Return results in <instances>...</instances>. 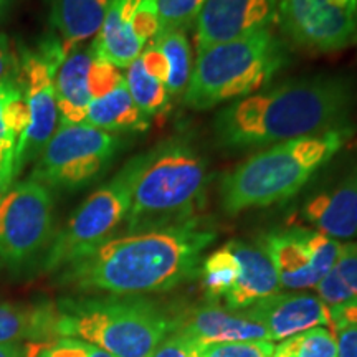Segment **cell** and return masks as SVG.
I'll return each instance as SVG.
<instances>
[{"label": "cell", "instance_id": "cell-1", "mask_svg": "<svg viewBox=\"0 0 357 357\" xmlns=\"http://www.w3.org/2000/svg\"><path fill=\"white\" fill-rule=\"evenodd\" d=\"M352 108L351 77L305 75L222 106L212 119V137L223 153L260 151L349 126Z\"/></svg>", "mask_w": 357, "mask_h": 357}, {"label": "cell", "instance_id": "cell-2", "mask_svg": "<svg viewBox=\"0 0 357 357\" xmlns=\"http://www.w3.org/2000/svg\"><path fill=\"white\" fill-rule=\"evenodd\" d=\"M217 230L202 217L167 229L114 236L61 268L58 283L82 293L142 296L164 293L200 276Z\"/></svg>", "mask_w": 357, "mask_h": 357}, {"label": "cell", "instance_id": "cell-3", "mask_svg": "<svg viewBox=\"0 0 357 357\" xmlns=\"http://www.w3.org/2000/svg\"><path fill=\"white\" fill-rule=\"evenodd\" d=\"M356 128H346L263 147L218 182L223 212L236 215L252 208L283 204L300 195L312 177L354 139Z\"/></svg>", "mask_w": 357, "mask_h": 357}, {"label": "cell", "instance_id": "cell-4", "mask_svg": "<svg viewBox=\"0 0 357 357\" xmlns=\"http://www.w3.org/2000/svg\"><path fill=\"white\" fill-rule=\"evenodd\" d=\"M212 182L211 162L189 134H174L146 151L132 190L126 234L182 225L202 217Z\"/></svg>", "mask_w": 357, "mask_h": 357}, {"label": "cell", "instance_id": "cell-5", "mask_svg": "<svg viewBox=\"0 0 357 357\" xmlns=\"http://www.w3.org/2000/svg\"><path fill=\"white\" fill-rule=\"evenodd\" d=\"M55 337H75L114 357H153L174 318L144 296L63 298L55 306Z\"/></svg>", "mask_w": 357, "mask_h": 357}, {"label": "cell", "instance_id": "cell-6", "mask_svg": "<svg viewBox=\"0 0 357 357\" xmlns=\"http://www.w3.org/2000/svg\"><path fill=\"white\" fill-rule=\"evenodd\" d=\"M291 61L287 40L271 29L197 53L184 93L187 108L208 111L265 89Z\"/></svg>", "mask_w": 357, "mask_h": 357}, {"label": "cell", "instance_id": "cell-7", "mask_svg": "<svg viewBox=\"0 0 357 357\" xmlns=\"http://www.w3.org/2000/svg\"><path fill=\"white\" fill-rule=\"evenodd\" d=\"M144 160L146 153L129 159L108 182L98 187L73 212L53 236L50 248L43 258L45 271L56 273L114 238L116 231L128 220L132 190Z\"/></svg>", "mask_w": 357, "mask_h": 357}, {"label": "cell", "instance_id": "cell-8", "mask_svg": "<svg viewBox=\"0 0 357 357\" xmlns=\"http://www.w3.org/2000/svg\"><path fill=\"white\" fill-rule=\"evenodd\" d=\"M123 146L119 134L101 131L84 123H58L29 178L50 190L84 189L109 171Z\"/></svg>", "mask_w": 357, "mask_h": 357}, {"label": "cell", "instance_id": "cell-9", "mask_svg": "<svg viewBox=\"0 0 357 357\" xmlns=\"http://www.w3.org/2000/svg\"><path fill=\"white\" fill-rule=\"evenodd\" d=\"M55 236L52 190L26 178L0 200V265L17 273L47 255Z\"/></svg>", "mask_w": 357, "mask_h": 357}, {"label": "cell", "instance_id": "cell-10", "mask_svg": "<svg viewBox=\"0 0 357 357\" xmlns=\"http://www.w3.org/2000/svg\"><path fill=\"white\" fill-rule=\"evenodd\" d=\"M58 37H48L37 50L24 48L20 53L19 83L29 105L30 124L15 146V176L26 162H32L48 144L58 128V105L55 95V75L65 60Z\"/></svg>", "mask_w": 357, "mask_h": 357}, {"label": "cell", "instance_id": "cell-11", "mask_svg": "<svg viewBox=\"0 0 357 357\" xmlns=\"http://www.w3.org/2000/svg\"><path fill=\"white\" fill-rule=\"evenodd\" d=\"M349 144L311 178L300 204L303 222L337 242L357 238V146Z\"/></svg>", "mask_w": 357, "mask_h": 357}, {"label": "cell", "instance_id": "cell-12", "mask_svg": "<svg viewBox=\"0 0 357 357\" xmlns=\"http://www.w3.org/2000/svg\"><path fill=\"white\" fill-rule=\"evenodd\" d=\"M276 22L284 38L311 52L357 43V0H278Z\"/></svg>", "mask_w": 357, "mask_h": 357}, {"label": "cell", "instance_id": "cell-13", "mask_svg": "<svg viewBox=\"0 0 357 357\" xmlns=\"http://www.w3.org/2000/svg\"><path fill=\"white\" fill-rule=\"evenodd\" d=\"M281 288L291 291L316 288L336 265L342 242L329 238L310 227L276 229L260 238Z\"/></svg>", "mask_w": 357, "mask_h": 357}, {"label": "cell", "instance_id": "cell-14", "mask_svg": "<svg viewBox=\"0 0 357 357\" xmlns=\"http://www.w3.org/2000/svg\"><path fill=\"white\" fill-rule=\"evenodd\" d=\"M159 33V0H111L93 50L116 68H128Z\"/></svg>", "mask_w": 357, "mask_h": 357}, {"label": "cell", "instance_id": "cell-15", "mask_svg": "<svg viewBox=\"0 0 357 357\" xmlns=\"http://www.w3.org/2000/svg\"><path fill=\"white\" fill-rule=\"evenodd\" d=\"M278 0H207L195 22L197 53L213 45L230 42L276 22Z\"/></svg>", "mask_w": 357, "mask_h": 357}, {"label": "cell", "instance_id": "cell-16", "mask_svg": "<svg viewBox=\"0 0 357 357\" xmlns=\"http://www.w3.org/2000/svg\"><path fill=\"white\" fill-rule=\"evenodd\" d=\"M245 311L266 329L270 342H280L319 326H331L329 307L318 294L305 291H280L253 303Z\"/></svg>", "mask_w": 357, "mask_h": 357}, {"label": "cell", "instance_id": "cell-17", "mask_svg": "<svg viewBox=\"0 0 357 357\" xmlns=\"http://www.w3.org/2000/svg\"><path fill=\"white\" fill-rule=\"evenodd\" d=\"M172 331L189 336L200 344L238 341H270L266 329L245 310H230L220 303H205L174 319Z\"/></svg>", "mask_w": 357, "mask_h": 357}, {"label": "cell", "instance_id": "cell-18", "mask_svg": "<svg viewBox=\"0 0 357 357\" xmlns=\"http://www.w3.org/2000/svg\"><path fill=\"white\" fill-rule=\"evenodd\" d=\"M227 245L240 263L238 278L223 300L227 307L247 310L253 303L281 291L275 268L260 245L245 240H230Z\"/></svg>", "mask_w": 357, "mask_h": 357}, {"label": "cell", "instance_id": "cell-19", "mask_svg": "<svg viewBox=\"0 0 357 357\" xmlns=\"http://www.w3.org/2000/svg\"><path fill=\"white\" fill-rule=\"evenodd\" d=\"M126 70L124 79L137 108L151 119L166 114L172 98L167 89L169 63L162 52L149 43Z\"/></svg>", "mask_w": 357, "mask_h": 357}, {"label": "cell", "instance_id": "cell-20", "mask_svg": "<svg viewBox=\"0 0 357 357\" xmlns=\"http://www.w3.org/2000/svg\"><path fill=\"white\" fill-rule=\"evenodd\" d=\"M95 50L89 43L78 45L66 53L55 75V95L58 116L63 124H83L91 102L89 70L95 60Z\"/></svg>", "mask_w": 357, "mask_h": 357}, {"label": "cell", "instance_id": "cell-21", "mask_svg": "<svg viewBox=\"0 0 357 357\" xmlns=\"http://www.w3.org/2000/svg\"><path fill=\"white\" fill-rule=\"evenodd\" d=\"M111 0H50V24L66 55L100 32Z\"/></svg>", "mask_w": 357, "mask_h": 357}, {"label": "cell", "instance_id": "cell-22", "mask_svg": "<svg viewBox=\"0 0 357 357\" xmlns=\"http://www.w3.org/2000/svg\"><path fill=\"white\" fill-rule=\"evenodd\" d=\"M84 124L113 134H136L146 132L153 119L137 108L123 79L105 96L89 102Z\"/></svg>", "mask_w": 357, "mask_h": 357}, {"label": "cell", "instance_id": "cell-23", "mask_svg": "<svg viewBox=\"0 0 357 357\" xmlns=\"http://www.w3.org/2000/svg\"><path fill=\"white\" fill-rule=\"evenodd\" d=\"M55 306H20L0 303V344L55 336Z\"/></svg>", "mask_w": 357, "mask_h": 357}, {"label": "cell", "instance_id": "cell-24", "mask_svg": "<svg viewBox=\"0 0 357 357\" xmlns=\"http://www.w3.org/2000/svg\"><path fill=\"white\" fill-rule=\"evenodd\" d=\"M162 52L169 63L167 89L171 98L185 93L192 73V50L185 32L182 30H166L159 32L151 42Z\"/></svg>", "mask_w": 357, "mask_h": 357}, {"label": "cell", "instance_id": "cell-25", "mask_svg": "<svg viewBox=\"0 0 357 357\" xmlns=\"http://www.w3.org/2000/svg\"><path fill=\"white\" fill-rule=\"evenodd\" d=\"M238 275L240 263L227 243L205 257L200 268V278L208 303L225 300Z\"/></svg>", "mask_w": 357, "mask_h": 357}, {"label": "cell", "instance_id": "cell-26", "mask_svg": "<svg viewBox=\"0 0 357 357\" xmlns=\"http://www.w3.org/2000/svg\"><path fill=\"white\" fill-rule=\"evenodd\" d=\"M271 357H339L336 334L329 328H312L280 341Z\"/></svg>", "mask_w": 357, "mask_h": 357}, {"label": "cell", "instance_id": "cell-27", "mask_svg": "<svg viewBox=\"0 0 357 357\" xmlns=\"http://www.w3.org/2000/svg\"><path fill=\"white\" fill-rule=\"evenodd\" d=\"M334 294L342 305L357 303V243H342L336 265L328 273Z\"/></svg>", "mask_w": 357, "mask_h": 357}, {"label": "cell", "instance_id": "cell-28", "mask_svg": "<svg viewBox=\"0 0 357 357\" xmlns=\"http://www.w3.org/2000/svg\"><path fill=\"white\" fill-rule=\"evenodd\" d=\"M207 0H159V32L182 30L195 25Z\"/></svg>", "mask_w": 357, "mask_h": 357}, {"label": "cell", "instance_id": "cell-29", "mask_svg": "<svg viewBox=\"0 0 357 357\" xmlns=\"http://www.w3.org/2000/svg\"><path fill=\"white\" fill-rule=\"evenodd\" d=\"M275 344L270 341H238L200 344L202 357H271Z\"/></svg>", "mask_w": 357, "mask_h": 357}, {"label": "cell", "instance_id": "cell-30", "mask_svg": "<svg viewBox=\"0 0 357 357\" xmlns=\"http://www.w3.org/2000/svg\"><path fill=\"white\" fill-rule=\"evenodd\" d=\"M38 357H114L98 346L75 337H56L48 342Z\"/></svg>", "mask_w": 357, "mask_h": 357}, {"label": "cell", "instance_id": "cell-31", "mask_svg": "<svg viewBox=\"0 0 357 357\" xmlns=\"http://www.w3.org/2000/svg\"><path fill=\"white\" fill-rule=\"evenodd\" d=\"M124 79V75L121 70L116 68L114 65L108 63V61L101 60V58L95 56L93 60L91 70H89V93H91V101L96 98L105 96L111 89L118 86Z\"/></svg>", "mask_w": 357, "mask_h": 357}, {"label": "cell", "instance_id": "cell-32", "mask_svg": "<svg viewBox=\"0 0 357 357\" xmlns=\"http://www.w3.org/2000/svg\"><path fill=\"white\" fill-rule=\"evenodd\" d=\"M3 124H6L8 136H12L19 142L30 124V111L24 98V91L8 100L6 108H3Z\"/></svg>", "mask_w": 357, "mask_h": 357}, {"label": "cell", "instance_id": "cell-33", "mask_svg": "<svg viewBox=\"0 0 357 357\" xmlns=\"http://www.w3.org/2000/svg\"><path fill=\"white\" fill-rule=\"evenodd\" d=\"M153 357H202L200 342L178 331H171L160 341Z\"/></svg>", "mask_w": 357, "mask_h": 357}, {"label": "cell", "instance_id": "cell-34", "mask_svg": "<svg viewBox=\"0 0 357 357\" xmlns=\"http://www.w3.org/2000/svg\"><path fill=\"white\" fill-rule=\"evenodd\" d=\"M15 146L17 141L12 136L0 139V200H2L6 192L13 184V166H15Z\"/></svg>", "mask_w": 357, "mask_h": 357}, {"label": "cell", "instance_id": "cell-35", "mask_svg": "<svg viewBox=\"0 0 357 357\" xmlns=\"http://www.w3.org/2000/svg\"><path fill=\"white\" fill-rule=\"evenodd\" d=\"M20 63L19 58L10 48L6 33H0V83L2 82H19Z\"/></svg>", "mask_w": 357, "mask_h": 357}, {"label": "cell", "instance_id": "cell-36", "mask_svg": "<svg viewBox=\"0 0 357 357\" xmlns=\"http://www.w3.org/2000/svg\"><path fill=\"white\" fill-rule=\"evenodd\" d=\"M339 357H357V323L334 329Z\"/></svg>", "mask_w": 357, "mask_h": 357}, {"label": "cell", "instance_id": "cell-37", "mask_svg": "<svg viewBox=\"0 0 357 357\" xmlns=\"http://www.w3.org/2000/svg\"><path fill=\"white\" fill-rule=\"evenodd\" d=\"M48 342H8V344H0V357H38L40 352Z\"/></svg>", "mask_w": 357, "mask_h": 357}, {"label": "cell", "instance_id": "cell-38", "mask_svg": "<svg viewBox=\"0 0 357 357\" xmlns=\"http://www.w3.org/2000/svg\"><path fill=\"white\" fill-rule=\"evenodd\" d=\"M22 91V86L19 82H2L0 83V139L7 136L6 131V124H3V108L8 102V100H12L13 96L19 95Z\"/></svg>", "mask_w": 357, "mask_h": 357}, {"label": "cell", "instance_id": "cell-39", "mask_svg": "<svg viewBox=\"0 0 357 357\" xmlns=\"http://www.w3.org/2000/svg\"><path fill=\"white\" fill-rule=\"evenodd\" d=\"M10 3H12V0H0V17L6 13L7 8L10 7Z\"/></svg>", "mask_w": 357, "mask_h": 357}]
</instances>
